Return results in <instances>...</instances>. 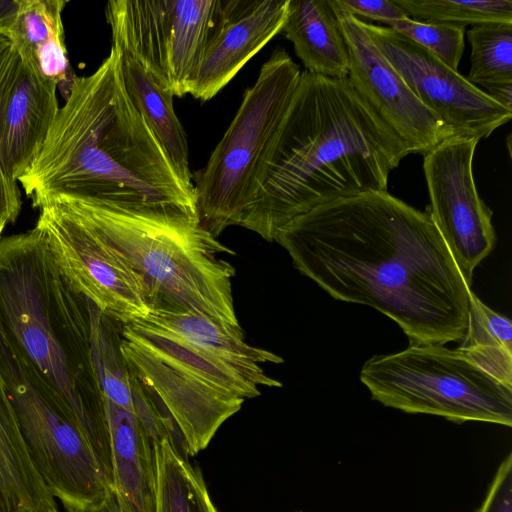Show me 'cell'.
<instances>
[{"mask_svg": "<svg viewBox=\"0 0 512 512\" xmlns=\"http://www.w3.org/2000/svg\"><path fill=\"white\" fill-rule=\"evenodd\" d=\"M274 241L333 298L380 311L410 343L463 338L472 290L427 209L366 192L298 216Z\"/></svg>", "mask_w": 512, "mask_h": 512, "instance_id": "cell-1", "label": "cell"}, {"mask_svg": "<svg viewBox=\"0 0 512 512\" xmlns=\"http://www.w3.org/2000/svg\"><path fill=\"white\" fill-rule=\"evenodd\" d=\"M406 146L356 93L348 77L302 71L256 170L238 226L267 241L314 208L387 191Z\"/></svg>", "mask_w": 512, "mask_h": 512, "instance_id": "cell-2", "label": "cell"}, {"mask_svg": "<svg viewBox=\"0 0 512 512\" xmlns=\"http://www.w3.org/2000/svg\"><path fill=\"white\" fill-rule=\"evenodd\" d=\"M121 51L76 77L48 135L18 179L32 203L74 194L133 210L199 221L195 187L174 169L131 101Z\"/></svg>", "mask_w": 512, "mask_h": 512, "instance_id": "cell-3", "label": "cell"}, {"mask_svg": "<svg viewBox=\"0 0 512 512\" xmlns=\"http://www.w3.org/2000/svg\"><path fill=\"white\" fill-rule=\"evenodd\" d=\"M0 327L77 423L112 486L110 434L91 359L88 300L59 270L37 227L0 240Z\"/></svg>", "mask_w": 512, "mask_h": 512, "instance_id": "cell-4", "label": "cell"}, {"mask_svg": "<svg viewBox=\"0 0 512 512\" xmlns=\"http://www.w3.org/2000/svg\"><path fill=\"white\" fill-rule=\"evenodd\" d=\"M45 197L79 215L107 241L137 276L150 312L192 311L240 327L231 285L235 269L220 257L235 253L199 221L74 194Z\"/></svg>", "mask_w": 512, "mask_h": 512, "instance_id": "cell-5", "label": "cell"}, {"mask_svg": "<svg viewBox=\"0 0 512 512\" xmlns=\"http://www.w3.org/2000/svg\"><path fill=\"white\" fill-rule=\"evenodd\" d=\"M360 380L386 407L456 423L512 426V385L490 375L458 349L410 343L400 352L368 359Z\"/></svg>", "mask_w": 512, "mask_h": 512, "instance_id": "cell-6", "label": "cell"}, {"mask_svg": "<svg viewBox=\"0 0 512 512\" xmlns=\"http://www.w3.org/2000/svg\"><path fill=\"white\" fill-rule=\"evenodd\" d=\"M0 381L30 459L66 512H87L113 491L87 438L46 380L0 327Z\"/></svg>", "mask_w": 512, "mask_h": 512, "instance_id": "cell-7", "label": "cell"}, {"mask_svg": "<svg viewBox=\"0 0 512 512\" xmlns=\"http://www.w3.org/2000/svg\"><path fill=\"white\" fill-rule=\"evenodd\" d=\"M301 71L275 48L193 184L200 224L215 237L237 225L248 205L258 165L296 90Z\"/></svg>", "mask_w": 512, "mask_h": 512, "instance_id": "cell-8", "label": "cell"}, {"mask_svg": "<svg viewBox=\"0 0 512 512\" xmlns=\"http://www.w3.org/2000/svg\"><path fill=\"white\" fill-rule=\"evenodd\" d=\"M220 0H112V46L138 62L173 96L189 82L215 24Z\"/></svg>", "mask_w": 512, "mask_h": 512, "instance_id": "cell-9", "label": "cell"}, {"mask_svg": "<svg viewBox=\"0 0 512 512\" xmlns=\"http://www.w3.org/2000/svg\"><path fill=\"white\" fill-rule=\"evenodd\" d=\"M33 206L40 210L35 227L77 292L122 325L149 315L137 276L89 223L50 197L41 198Z\"/></svg>", "mask_w": 512, "mask_h": 512, "instance_id": "cell-10", "label": "cell"}, {"mask_svg": "<svg viewBox=\"0 0 512 512\" xmlns=\"http://www.w3.org/2000/svg\"><path fill=\"white\" fill-rule=\"evenodd\" d=\"M479 139L450 136L424 154L427 210L469 287L475 268L493 250L492 210L480 198L473 175Z\"/></svg>", "mask_w": 512, "mask_h": 512, "instance_id": "cell-11", "label": "cell"}, {"mask_svg": "<svg viewBox=\"0 0 512 512\" xmlns=\"http://www.w3.org/2000/svg\"><path fill=\"white\" fill-rule=\"evenodd\" d=\"M361 24L417 99L452 136L487 138L511 119L512 111L422 46L390 27L362 20Z\"/></svg>", "mask_w": 512, "mask_h": 512, "instance_id": "cell-12", "label": "cell"}, {"mask_svg": "<svg viewBox=\"0 0 512 512\" xmlns=\"http://www.w3.org/2000/svg\"><path fill=\"white\" fill-rule=\"evenodd\" d=\"M130 375L170 427L181 433L188 456L204 450L245 399L219 389L121 336Z\"/></svg>", "mask_w": 512, "mask_h": 512, "instance_id": "cell-13", "label": "cell"}, {"mask_svg": "<svg viewBox=\"0 0 512 512\" xmlns=\"http://www.w3.org/2000/svg\"><path fill=\"white\" fill-rule=\"evenodd\" d=\"M335 7L349 54L350 84L409 154L424 155L452 136L384 57L363 28L361 19Z\"/></svg>", "mask_w": 512, "mask_h": 512, "instance_id": "cell-14", "label": "cell"}, {"mask_svg": "<svg viewBox=\"0 0 512 512\" xmlns=\"http://www.w3.org/2000/svg\"><path fill=\"white\" fill-rule=\"evenodd\" d=\"M289 0H220L218 15L188 94L216 96L273 37L282 32Z\"/></svg>", "mask_w": 512, "mask_h": 512, "instance_id": "cell-15", "label": "cell"}, {"mask_svg": "<svg viewBox=\"0 0 512 512\" xmlns=\"http://www.w3.org/2000/svg\"><path fill=\"white\" fill-rule=\"evenodd\" d=\"M57 89L20 59L0 109L2 162L16 182L38 155L57 116Z\"/></svg>", "mask_w": 512, "mask_h": 512, "instance_id": "cell-16", "label": "cell"}, {"mask_svg": "<svg viewBox=\"0 0 512 512\" xmlns=\"http://www.w3.org/2000/svg\"><path fill=\"white\" fill-rule=\"evenodd\" d=\"M121 336L193 376L243 399L259 396L258 386H282L281 382L267 376L258 364L219 356L143 320L124 324Z\"/></svg>", "mask_w": 512, "mask_h": 512, "instance_id": "cell-17", "label": "cell"}, {"mask_svg": "<svg viewBox=\"0 0 512 512\" xmlns=\"http://www.w3.org/2000/svg\"><path fill=\"white\" fill-rule=\"evenodd\" d=\"M110 434L112 489L123 512H155L153 444L135 415L104 399Z\"/></svg>", "mask_w": 512, "mask_h": 512, "instance_id": "cell-18", "label": "cell"}, {"mask_svg": "<svg viewBox=\"0 0 512 512\" xmlns=\"http://www.w3.org/2000/svg\"><path fill=\"white\" fill-rule=\"evenodd\" d=\"M66 0H19L8 34L21 61L68 95L76 75L69 63L62 12Z\"/></svg>", "mask_w": 512, "mask_h": 512, "instance_id": "cell-19", "label": "cell"}, {"mask_svg": "<svg viewBox=\"0 0 512 512\" xmlns=\"http://www.w3.org/2000/svg\"><path fill=\"white\" fill-rule=\"evenodd\" d=\"M282 32L305 71L348 77L349 54L333 0H289Z\"/></svg>", "mask_w": 512, "mask_h": 512, "instance_id": "cell-20", "label": "cell"}, {"mask_svg": "<svg viewBox=\"0 0 512 512\" xmlns=\"http://www.w3.org/2000/svg\"><path fill=\"white\" fill-rule=\"evenodd\" d=\"M121 70L126 91L159 142L180 178L193 184L186 134L178 119L173 95L164 90L138 62L122 52Z\"/></svg>", "mask_w": 512, "mask_h": 512, "instance_id": "cell-21", "label": "cell"}, {"mask_svg": "<svg viewBox=\"0 0 512 512\" xmlns=\"http://www.w3.org/2000/svg\"><path fill=\"white\" fill-rule=\"evenodd\" d=\"M143 321L231 360L254 364L266 362L280 364L284 361L273 352L247 344L241 327L219 323L200 313L152 311Z\"/></svg>", "mask_w": 512, "mask_h": 512, "instance_id": "cell-22", "label": "cell"}, {"mask_svg": "<svg viewBox=\"0 0 512 512\" xmlns=\"http://www.w3.org/2000/svg\"><path fill=\"white\" fill-rule=\"evenodd\" d=\"M501 382L512 385V323L473 292L467 327L457 348Z\"/></svg>", "mask_w": 512, "mask_h": 512, "instance_id": "cell-23", "label": "cell"}, {"mask_svg": "<svg viewBox=\"0 0 512 512\" xmlns=\"http://www.w3.org/2000/svg\"><path fill=\"white\" fill-rule=\"evenodd\" d=\"M156 466L155 512H219L201 470L168 440L153 443Z\"/></svg>", "mask_w": 512, "mask_h": 512, "instance_id": "cell-24", "label": "cell"}, {"mask_svg": "<svg viewBox=\"0 0 512 512\" xmlns=\"http://www.w3.org/2000/svg\"><path fill=\"white\" fill-rule=\"evenodd\" d=\"M44 481L34 467L14 409L0 381V510L36 495Z\"/></svg>", "mask_w": 512, "mask_h": 512, "instance_id": "cell-25", "label": "cell"}, {"mask_svg": "<svg viewBox=\"0 0 512 512\" xmlns=\"http://www.w3.org/2000/svg\"><path fill=\"white\" fill-rule=\"evenodd\" d=\"M471 45L466 79L483 88L512 83V23L488 22L467 31Z\"/></svg>", "mask_w": 512, "mask_h": 512, "instance_id": "cell-26", "label": "cell"}, {"mask_svg": "<svg viewBox=\"0 0 512 512\" xmlns=\"http://www.w3.org/2000/svg\"><path fill=\"white\" fill-rule=\"evenodd\" d=\"M416 21L467 26L488 22L512 23L511 0H393Z\"/></svg>", "mask_w": 512, "mask_h": 512, "instance_id": "cell-27", "label": "cell"}, {"mask_svg": "<svg viewBox=\"0 0 512 512\" xmlns=\"http://www.w3.org/2000/svg\"><path fill=\"white\" fill-rule=\"evenodd\" d=\"M390 28L431 52L450 69L458 71L465 48L466 26L416 21L407 17L394 21Z\"/></svg>", "mask_w": 512, "mask_h": 512, "instance_id": "cell-28", "label": "cell"}, {"mask_svg": "<svg viewBox=\"0 0 512 512\" xmlns=\"http://www.w3.org/2000/svg\"><path fill=\"white\" fill-rule=\"evenodd\" d=\"M20 62L13 46L0 57V109L5 93L10 86ZM21 209V195L18 183L6 171L0 152V213L13 223Z\"/></svg>", "mask_w": 512, "mask_h": 512, "instance_id": "cell-29", "label": "cell"}, {"mask_svg": "<svg viewBox=\"0 0 512 512\" xmlns=\"http://www.w3.org/2000/svg\"><path fill=\"white\" fill-rule=\"evenodd\" d=\"M335 5L356 18L366 17L391 26L407 14L393 0H333Z\"/></svg>", "mask_w": 512, "mask_h": 512, "instance_id": "cell-30", "label": "cell"}, {"mask_svg": "<svg viewBox=\"0 0 512 512\" xmlns=\"http://www.w3.org/2000/svg\"><path fill=\"white\" fill-rule=\"evenodd\" d=\"M478 512H512V453L499 465Z\"/></svg>", "mask_w": 512, "mask_h": 512, "instance_id": "cell-31", "label": "cell"}, {"mask_svg": "<svg viewBox=\"0 0 512 512\" xmlns=\"http://www.w3.org/2000/svg\"><path fill=\"white\" fill-rule=\"evenodd\" d=\"M18 5L19 0H0V34L8 37Z\"/></svg>", "mask_w": 512, "mask_h": 512, "instance_id": "cell-32", "label": "cell"}, {"mask_svg": "<svg viewBox=\"0 0 512 512\" xmlns=\"http://www.w3.org/2000/svg\"><path fill=\"white\" fill-rule=\"evenodd\" d=\"M486 93L504 108L512 111V83H500L485 87Z\"/></svg>", "mask_w": 512, "mask_h": 512, "instance_id": "cell-33", "label": "cell"}, {"mask_svg": "<svg viewBox=\"0 0 512 512\" xmlns=\"http://www.w3.org/2000/svg\"><path fill=\"white\" fill-rule=\"evenodd\" d=\"M87 512H123L113 491H110L106 498L97 506Z\"/></svg>", "mask_w": 512, "mask_h": 512, "instance_id": "cell-34", "label": "cell"}, {"mask_svg": "<svg viewBox=\"0 0 512 512\" xmlns=\"http://www.w3.org/2000/svg\"><path fill=\"white\" fill-rule=\"evenodd\" d=\"M12 47V43L10 39L0 34V57L3 56L10 48Z\"/></svg>", "mask_w": 512, "mask_h": 512, "instance_id": "cell-35", "label": "cell"}, {"mask_svg": "<svg viewBox=\"0 0 512 512\" xmlns=\"http://www.w3.org/2000/svg\"><path fill=\"white\" fill-rule=\"evenodd\" d=\"M7 224H8L7 219L0 213V240L2 239L1 234Z\"/></svg>", "mask_w": 512, "mask_h": 512, "instance_id": "cell-36", "label": "cell"}, {"mask_svg": "<svg viewBox=\"0 0 512 512\" xmlns=\"http://www.w3.org/2000/svg\"><path fill=\"white\" fill-rule=\"evenodd\" d=\"M295 512H303V511H295Z\"/></svg>", "mask_w": 512, "mask_h": 512, "instance_id": "cell-37", "label": "cell"}]
</instances>
